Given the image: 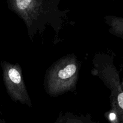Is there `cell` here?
<instances>
[{"label":"cell","instance_id":"obj_4","mask_svg":"<svg viewBox=\"0 0 123 123\" xmlns=\"http://www.w3.org/2000/svg\"><path fill=\"white\" fill-rule=\"evenodd\" d=\"M1 64L4 83L10 97L14 102H19L29 107L32 106L20 65L6 61H2Z\"/></svg>","mask_w":123,"mask_h":123},{"label":"cell","instance_id":"obj_9","mask_svg":"<svg viewBox=\"0 0 123 123\" xmlns=\"http://www.w3.org/2000/svg\"><path fill=\"white\" fill-rule=\"evenodd\" d=\"M121 85H122V87L123 88V77L122 80H121Z\"/></svg>","mask_w":123,"mask_h":123},{"label":"cell","instance_id":"obj_6","mask_svg":"<svg viewBox=\"0 0 123 123\" xmlns=\"http://www.w3.org/2000/svg\"><path fill=\"white\" fill-rule=\"evenodd\" d=\"M61 123H98L92 121L89 116H78L71 113L61 115Z\"/></svg>","mask_w":123,"mask_h":123},{"label":"cell","instance_id":"obj_5","mask_svg":"<svg viewBox=\"0 0 123 123\" xmlns=\"http://www.w3.org/2000/svg\"><path fill=\"white\" fill-rule=\"evenodd\" d=\"M105 23L109 26V31L114 36L123 39V18L108 15L105 17Z\"/></svg>","mask_w":123,"mask_h":123},{"label":"cell","instance_id":"obj_1","mask_svg":"<svg viewBox=\"0 0 123 123\" xmlns=\"http://www.w3.org/2000/svg\"><path fill=\"white\" fill-rule=\"evenodd\" d=\"M56 0H8V7L24 22L30 38L48 26L58 34L67 11L58 8Z\"/></svg>","mask_w":123,"mask_h":123},{"label":"cell","instance_id":"obj_2","mask_svg":"<svg viewBox=\"0 0 123 123\" xmlns=\"http://www.w3.org/2000/svg\"><path fill=\"white\" fill-rule=\"evenodd\" d=\"M80 62L69 54L59 59L46 71L44 82L45 91L51 97H58L76 88Z\"/></svg>","mask_w":123,"mask_h":123},{"label":"cell","instance_id":"obj_8","mask_svg":"<svg viewBox=\"0 0 123 123\" xmlns=\"http://www.w3.org/2000/svg\"><path fill=\"white\" fill-rule=\"evenodd\" d=\"M0 123H5L4 121H3V120H1V119L0 118Z\"/></svg>","mask_w":123,"mask_h":123},{"label":"cell","instance_id":"obj_7","mask_svg":"<svg viewBox=\"0 0 123 123\" xmlns=\"http://www.w3.org/2000/svg\"><path fill=\"white\" fill-rule=\"evenodd\" d=\"M55 123H61V115L59 116V117L58 118V119L56 120V121H55Z\"/></svg>","mask_w":123,"mask_h":123},{"label":"cell","instance_id":"obj_3","mask_svg":"<svg viewBox=\"0 0 123 123\" xmlns=\"http://www.w3.org/2000/svg\"><path fill=\"white\" fill-rule=\"evenodd\" d=\"M92 62V74L99 78L110 90L111 112L116 116L118 123H123V88L114 58L106 54H98Z\"/></svg>","mask_w":123,"mask_h":123}]
</instances>
